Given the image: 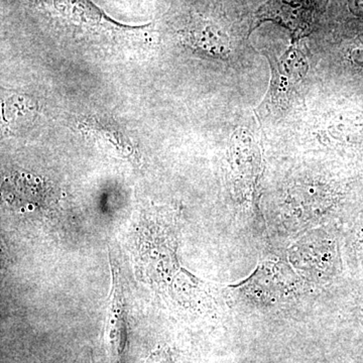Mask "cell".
Masks as SVG:
<instances>
[{
	"label": "cell",
	"instance_id": "cell-3",
	"mask_svg": "<svg viewBox=\"0 0 363 363\" xmlns=\"http://www.w3.org/2000/svg\"><path fill=\"white\" fill-rule=\"evenodd\" d=\"M38 6L59 21L62 25L75 32L101 37H133L152 28L128 26L111 18L92 0H35Z\"/></svg>",
	"mask_w": 363,
	"mask_h": 363
},
{
	"label": "cell",
	"instance_id": "cell-1",
	"mask_svg": "<svg viewBox=\"0 0 363 363\" xmlns=\"http://www.w3.org/2000/svg\"><path fill=\"white\" fill-rule=\"evenodd\" d=\"M310 288L296 274L286 257L269 255L233 294L252 309H283L295 304Z\"/></svg>",
	"mask_w": 363,
	"mask_h": 363
},
{
	"label": "cell",
	"instance_id": "cell-5",
	"mask_svg": "<svg viewBox=\"0 0 363 363\" xmlns=\"http://www.w3.org/2000/svg\"><path fill=\"white\" fill-rule=\"evenodd\" d=\"M274 70L271 88V100L274 104H281L288 100L289 94L305 77L307 62L298 50L291 49L279 60Z\"/></svg>",
	"mask_w": 363,
	"mask_h": 363
},
{
	"label": "cell",
	"instance_id": "cell-2",
	"mask_svg": "<svg viewBox=\"0 0 363 363\" xmlns=\"http://www.w3.org/2000/svg\"><path fill=\"white\" fill-rule=\"evenodd\" d=\"M286 259L310 288L330 283L338 269L337 245L330 227L313 229L292 240Z\"/></svg>",
	"mask_w": 363,
	"mask_h": 363
},
{
	"label": "cell",
	"instance_id": "cell-6",
	"mask_svg": "<svg viewBox=\"0 0 363 363\" xmlns=\"http://www.w3.org/2000/svg\"><path fill=\"white\" fill-rule=\"evenodd\" d=\"M145 363H173L172 362L171 357L166 350H157L152 352L147 358Z\"/></svg>",
	"mask_w": 363,
	"mask_h": 363
},
{
	"label": "cell",
	"instance_id": "cell-7",
	"mask_svg": "<svg viewBox=\"0 0 363 363\" xmlns=\"http://www.w3.org/2000/svg\"><path fill=\"white\" fill-rule=\"evenodd\" d=\"M351 58H352L353 61L358 64V65L363 66V45L353 50L352 54H351Z\"/></svg>",
	"mask_w": 363,
	"mask_h": 363
},
{
	"label": "cell",
	"instance_id": "cell-4",
	"mask_svg": "<svg viewBox=\"0 0 363 363\" xmlns=\"http://www.w3.org/2000/svg\"><path fill=\"white\" fill-rule=\"evenodd\" d=\"M117 267L111 262L113 285H112L111 309L108 312L105 337H106L111 357L118 362L125 352L126 343H128V325H126L123 286H121V276H119V269Z\"/></svg>",
	"mask_w": 363,
	"mask_h": 363
}]
</instances>
